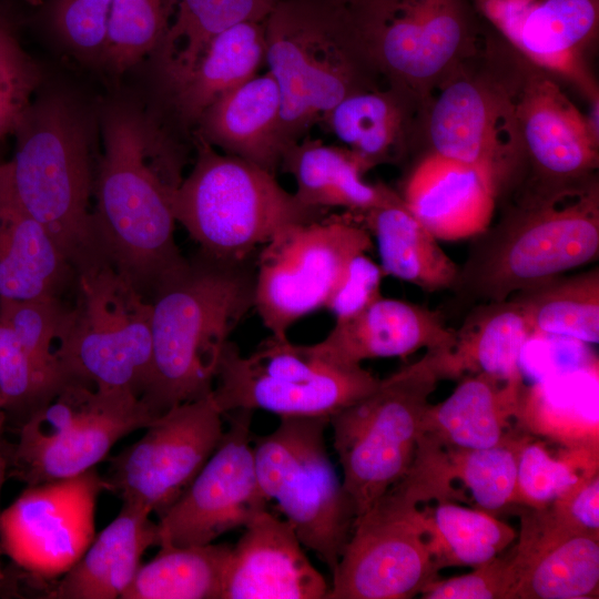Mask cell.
Listing matches in <instances>:
<instances>
[{
  "mask_svg": "<svg viewBox=\"0 0 599 599\" xmlns=\"http://www.w3.org/2000/svg\"><path fill=\"white\" fill-rule=\"evenodd\" d=\"M103 153L92 213L101 253L143 295H152L185 265L175 238L172 194L181 183L180 156L145 114L126 105L102 119Z\"/></svg>",
  "mask_w": 599,
  "mask_h": 599,
  "instance_id": "obj_1",
  "label": "cell"
},
{
  "mask_svg": "<svg viewBox=\"0 0 599 599\" xmlns=\"http://www.w3.org/2000/svg\"><path fill=\"white\" fill-rule=\"evenodd\" d=\"M255 264L200 254L152 294V364L141 396L158 417L212 394L233 329L254 308Z\"/></svg>",
  "mask_w": 599,
  "mask_h": 599,
  "instance_id": "obj_2",
  "label": "cell"
},
{
  "mask_svg": "<svg viewBox=\"0 0 599 599\" xmlns=\"http://www.w3.org/2000/svg\"><path fill=\"white\" fill-rule=\"evenodd\" d=\"M530 64L487 26L477 50L423 104L414 156L435 153L474 166L502 199L520 166L517 112Z\"/></svg>",
  "mask_w": 599,
  "mask_h": 599,
  "instance_id": "obj_3",
  "label": "cell"
},
{
  "mask_svg": "<svg viewBox=\"0 0 599 599\" xmlns=\"http://www.w3.org/2000/svg\"><path fill=\"white\" fill-rule=\"evenodd\" d=\"M264 34L284 151L347 97L387 83L349 12L327 0H277Z\"/></svg>",
  "mask_w": 599,
  "mask_h": 599,
  "instance_id": "obj_4",
  "label": "cell"
},
{
  "mask_svg": "<svg viewBox=\"0 0 599 599\" xmlns=\"http://www.w3.org/2000/svg\"><path fill=\"white\" fill-rule=\"evenodd\" d=\"M4 162L16 196L52 236L75 270L102 254L94 232L90 134L84 113L60 93L35 98Z\"/></svg>",
  "mask_w": 599,
  "mask_h": 599,
  "instance_id": "obj_5",
  "label": "cell"
},
{
  "mask_svg": "<svg viewBox=\"0 0 599 599\" xmlns=\"http://www.w3.org/2000/svg\"><path fill=\"white\" fill-rule=\"evenodd\" d=\"M499 224L480 234L454 288L502 302L597 260L599 181L544 201L508 202Z\"/></svg>",
  "mask_w": 599,
  "mask_h": 599,
  "instance_id": "obj_6",
  "label": "cell"
},
{
  "mask_svg": "<svg viewBox=\"0 0 599 599\" xmlns=\"http://www.w3.org/2000/svg\"><path fill=\"white\" fill-rule=\"evenodd\" d=\"M195 146L194 165L172 194V211L205 256L244 262L283 227L325 216L282 187L274 173L199 138Z\"/></svg>",
  "mask_w": 599,
  "mask_h": 599,
  "instance_id": "obj_7",
  "label": "cell"
},
{
  "mask_svg": "<svg viewBox=\"0 0 599 599\" xmlns=\"http://www.w3.org/2000/svg\"><path fill=\"white\" fill-rule=\"evenodd\" d=\"M77 300L57 342L70 380L141 398L152 364L151 303L104 256L74 270Z\"/></svg>",
  "mask_w": 599,
  "mask_h": 599,
  "instance_id": "obj_8",
  "label": "cell"
},
{
  "mask_svg": "<svg viewBox=\"0 0 599 599\" xmlns=\"http://www.w3.org/2000/svg\"><path fill=\"white\" fill-rule=\"evenodd\" d=\"M441 379L425 354L329 417L343 486L356 519L409 469L429 396Z\"/></svg>",
  "mask_w": 599,
  "mask_h": 599,
  "instance_id": "obj_9",
  "label": "cell"
},
{
  "mask_svg": "<svg viewBox=\"0 0 599 599\" xmlns=\"http://www.w3.org/2000/svg\"><path fill=\"white\" fill-rule=\"evenodd\" d=\"M327 417H282L254 439L262 491L294 528L302 545L333 572L356 515L325 444Z\"/></svg>",
  "mask_w": 599,
  "mask_h": 599,
  "instance_id": "obj_10",
  "label": "cell"
},
{
  "mask_svg": "<svg viewBox=\"0 0 599 599\" xmlns=\"http://www.w3.org/2000/svg\"><path fill=\"white\" fill-rule=\"evenodd\" d=\"M347 11L386 82L423 104L487 28L471 0H367Z\"/></svg>",
  "mask_w": 599,
  "mask_h": 599,
  "instance_id": "obj_11",
  "label": "cell"
},
{
  "mask_svg": "<svg viewBox=\"0 0 599 599\" xmlns=\"http://www.w3.org/2000/svg\"><path fill=\"white\" fill-rule=\"evenodd\" d=\"M380 379L362 365H342L307 345L270 338L245 357L227 342L212 398L222 414L266 410L282 417H327L373 392Z\"/></svg>",
  "mask_w": 599,
  "mask_h": 599,
  "instance_id": "obj_12",
  "label": "cell"
},
{
  "mask_svg": "<svg viewBox=\"0 0 599 599\" xmlns=\"http://www.w3.org/2000/svg\"><path fill=\"white\" fill-rule=\"evenodd\" d=\"M154 418L130 392L70 380L21 424L13 474L28 486L77 476L95 468L121 438Z\"/></svg>",
  "mask_w": 599,
  "mask_h": 599,
  "instance_id": "obj_13",
  "label": "cell"
},
{
  "mask_svg": "<svg viewBox=\"0 0 599 599\" xmlns=\"http://www.w3.org/2000/svg\"><path fill=\"white\" fill-rule=\"evenodd\" d=\"M373 246L356 213L283 227L258 251L254 308L272 338L287 341L291 326L325 307L351 261Z\"/></svg>",
  "mask_w": 599,
  "mask_h": 599,
  "instance_id": "obj_14",
  "label": "cell"
},
{
  "mask_svg": "<svg viewBox=\"0 0 599 599\" xmlns=\"http://www.w3.org/2000/svg\"><path fill=\"white\" fill-rule=\"evenodd\" d=\"M430 499L425 486L405 475L358 517L326 599H408L437 579L418 507Z\"/></svg>",
  "mask_w": 599,
  "mask_h": 599,
  "instance_id": "obj_15",
  "label": "cell"
},
{
  "mask_svg": "<svg viewBox=\"0 0 599 599\" xmlns=\"http://www.w3.org/2000/svg\"><path fill=\"white\" fill-rule=\"evenodd\" d=\"M145 434L110 458L104 490L160 518L185 491L219 446L223 414L212 394L171 407Z\"/></svg>",
  "mask_w": 599,
  "mask_h": 599,
  "instance_id": "obj_16",
  "label": "cell"
},
{
  "mask_svg": "<svg viewBox=\"0 0 599 599\" xmlns=\"http://www.w3.org/2000/svg\"><path fill=\"white\" fill-rule=\"evenodd\" d=\"M520 166L498 202L542 201L598 179L599 143L554 77L530 64L518 104Z\"/></svg>",
  "mask_w": 599,
  "mask_h": 599,
  "instance_id": "obj_17",
  "label": "cell"
},
{
  "mask_svg": "<svg viewBox=\"0 0 599 599\" xmlns=\"http://www.w3.org/2000/svg\"><path fill=\"white\" fill-rule=\"evenodd\" d=\"M102 490L95 468L28 486L0 515L3 554L39 580L61 577L95 537V506Z\"/></svg>",
  "mask_w": 599,
  "mask_h": 599,
  "instance_id": "obj_18",
  "label": "cell"
},
{
  "mask_svg": "<svg viewBox=\"0 0 599 599\" xmlns=\"http://www.w3.org/2000/svg\"><path fill=\"white\" fill-rule=\"evenodd\" d=\"M253 410L223 414L229 428L200 473L159 518L158 546H202L267 510L251 445Z\"/></svg>",
  "mask_w": 599,
  "mask_h": 599,
  "instance_id": "obj_19",
  "label": "cell"
},
{
  "mask_svg": "<svg viewBox=\"0 0 599 599\" xmlns=\"http://www.w3.org/2000/svg\"><path fill=\"white\" fill-rule=\"evenodd\" d=\"M493 30L531 64L576 88L599 94L591 57L599 35V0H511Z\"/></svg>",
  "mask_w": 599,
  "mask_h": 599,
  "instance_id": "obj_20",
  "label": "cell"
},
{
  "mask_svg": "<svg viewBox=\"0 0 599 599\" xmlns=\"http://www.w3.org/2000/svg\"><path fill=\"white\" fill-rule=\"evenodd\" d=\"M511 549V599L598 597L599 534L569 526L549 506L521 515Z\"/></svg>",
  "mask_w": 599,
  "mask_h": 599,
  "instance_id": "obj_21",
  "label": "cell"
},
{
  "mask_svg": "<svg viewBox=\"0 0 599 599\" xmlns=\"http://www.w3.org/2000/svg\"><path fill=\"white\" fill-rule=\"evenodd\" d=\"M232 546L221 599H322L329 586L306 557L294 528L267 510Z\"/></svg>",
  "mask_w": 599,
  "mask_h": 599,
  "instance_id": "obj_22",
  "label": "cell"
},
{
  "mask_svg": "<svg viewBox=\"0 0 599 599\" xmlns=\"http://www.w3.org/2000/svg\"><path fill=\"white\" fill-rule=\"evenodd\" d=\"M398 194L438 241L483 234L497 206L496 189L483 172L435 153L415 159Z\"/></svg>",
  "mask_w": 599,
  "mask_h": 599,
  "instance_id": "obj_23",
  "label": "cell"
},
{
  "mask_svg": "<svg viewBox=\"0 0 599 599\" xmlns=\"http://www.w3.org/2000/svg\"><path fill=\"white\" fill-rule=\"evenodd\" d=\"M454 338L455 329L438 312L382 295L357 314L335 322L324 339L307 347L333 363L361 365L369 358L447 348Z\"/></svg>",
  "mask_w": 599,
  "mask_h": 599,
  "instance_id": "obj_24",
  "label": "cell"
},
{
  "mask_svg": "<svg viewBox=\"0 0 599 599\" xmlns=\"http://www.w3.org/2000/svg\"><path fill=\"white\" fill-rule=\"evenodd\" d=\"M422 108L413 94L386 83L347 97L319 124L369 171L414 155Z\"/></svg>",
  "mask_w": 599,
  "mask_h": 599,
  "instance_id": "obj_25",
  "label": "cell"
},
{
  "mask_svg": "<svg viewBox=\"0 0 599 599\" xmlns=\"http://www.w3.org/2000/svg\"><path fill=\"white\" fill-rule=\"evenodd\" d=\"M280 120V90L266 71L255 74L206 108L194 125V135L224 154L275 174L284 153Z\"/></svg>",
  "mask_w": 599,
  "mask_h": 599,
  "instance_id": "obj_26",
  "label": "cell"
},
{
  "mask_svg": "<svg viewBox=\"0 0 599 599\" xmlns=\"http://www.w3.org/2000/svg\"><path fill=\"white\" fill-rule=\"evenodd\" d=\"M74 275L47 229L19 202L0 164V298L59 297Z\"/></svg>",
  "mask_w": 599,
  "mask_h": 599,
  "instance_id": "obj_27",
  "label": "cell"
},
{
  "mask_svg": "<svg viewBox=\"0 0 599 599\" xmlns=\"http://www.w3.org/2000/svg\"><path fill=\"white\" fill-rule=\"evenodd\" d=\"M146 507L122 502L118 516L92 540L82 557L45 598L115 599L133 581L144 551L158 546V524Z\"/></svg>",
  "mask_w": 599,
  "mask_h": 599,
  "instance_id": "obj_28",
  "label": "cell"
},
{
  "mask_svg": "<svg viewBox=\"0 0 599 599\" xmlns=\"http://www.w3.org/2000/svg\"><path fill=\"white\" fill-rule=\"evenodd\" d=\"M522 380L479 373L466 377L443 402L429 405L422 435L447 448H486L511 436L509 419L518 416Z\"/></svg>",
  "mask_w": 599,
  "mask_h": 599,
  "instance_id": "obj_29",
  "label": "cell"
},
{
  "mask_svg": "<svg viewBox=\"0 0 599 599\" xmlns=\"http://www.w3.org/2000/svg\"><path fill=\"white\" fill-rule=\"evenodd\" d=\"M531 337L534 334L520 304L508 298L476 307L459 329H455L449 347L426 352L443 379L458 378L470 372L522 380L521 354Z\"/></svg>",
  "mask_w": 599,
  "mask_h": 599,
  "instance_id": "obj_30",
  "label": "cell"
},
{
  "mask_svg": "<svg viewBox=\"0 0 599 599\" xmlns=\"http://www.w3.org/2000/svg\"><path fill=\"white\" fill-rule=\"evenodd\" d=\"M278 170L293 176L294 195L313 209L343 207L359 214L398 194L383 183L365 181L367 170L347 148L328 145L309 135L284 151Z\"/></svg>",
  "mask_w": 599,
  "mask_h": 599,
  "instance_id": "obj_31",
  "label": "cell"
},
{
  "mask_svg": "<svg viewBox=\"0 0 599 599\" xmlns=\"http://www.w3.org/2000/svg\"><path fill=\"white\" fill-rule=\"evenodd\" d=\"M357 215L376 240L379 265L385 275L427 292L454 288L459 267L439 246L438 240L409 212L399 194Z\"/></svg>",
  "mask_w": 599,
  "mask_h": 599,
  "instance_id": "obj_32",
  "label": "cell"
},
{
  "mask_svg": "<svg viewBox=\"0 0 599 599\" xmlns=\"http://www.w3.org/2000/svg\"><path fill=\"white\" fill-rule=\"evenodd\" d=\"M265 64L264 21L238 23L219 34L191 72L174 85L173 102L191 125L215 100L247 81Z\"/></svg>",
  "mask_w": 599,
  "mask_h": 599,
  "instance_id": "obj_33",
  "label": "cell"
},
{
  "mask_svg": "<svg viewBox=\"0 0 599 599\" xmlns=\"http://www.w3.org/2000/svg\"><path fill=\"white\" fill-rule=\"evenodd\" d=\"M277 0H173L158 48L170 87L191 72L210 43L225 30L247 21L263 22Z\"/></svg>",
  "mask_w": 599,
  "mask_h": 599,
  "instance_id": "obj_34",
  "label": "cell"
},
{
  "mask_svg": "<svg viewBox=\"0 0 599 599\" xmlns=\"http://www.w3.org/2000/svg\"><path fill=\"white\" fill-rule=\"evenodd\" d=\"M232 546H163L141 565L121 599H221Z\"/></svg>",
  "mask_w": 599,
  "mask_h": 599,
  "instance_id": "obj_35",
  "label": "cell"
},
{
  "mask_svg": "<svg viewBox=\"0 0 599 599\" xmlns=\"http://www.w3.org/2000/svg\"><path fill=\"white\" fill-rule=\"evenodd\" d=\"M511 298L520 304L534 336H560L598 344V267L569 277H556Z\"/></svg>",
  "mask_w": 599,
  "mask_h": 599,
  "instance_id": "obj_36",
  "label": "cell"
},
{
  "mask_svg": "<svg viewBox=\"0 0 599 599\" xmlns=\"http://www.w3.org/2000/svg\"><path fill=\"white\" fill-rule=\"evenodd\" d=\"M424 514L438 570L480 566L506 551L517 538L511 526L488 511L459 506L449 499H438Z\"/></svg>",
  "mask_w": 599,
  "mask_h": 599,
  "instance_id": "obj_37",
  "label": "cell"
},
{
  "mask_svg": "<svg viewBox=\"0 0 599 599\" xmlns=\"http://www.w3.org/2000/svg\"><path fill=\"white\" fill-rule=\"evenodd\" d=\"M60 363L24 347L0 318V405L23 424L69 383Z\"/></svg>",
  "mask_w": 599,
  "mask_h": 599,
  "instance_id": "obj_38",
  "label": "cell"
},
{
  "mask_svg": "<svg viewBox=\"0 0 599 599\" xmlns=\"http://www.w3.org/2000/svg\"><path fill=\"white\" fill-rule=\"evenodd\" d=\"M173 0H113L102 63L121 74L156 51Z\"/></svg>",
  "mask_w": 599,
  "mask_h": 599,
  "instance_id": "obj_39",
  "label": "cell"
},
{
  "mask_svg": "<svg viewBox=\"0 0 599 599\" xmlns=\"http://www.w3.org/2000/svg\"><path fill=\"white\" fill-rule=\"evenodd\" d=\"M527 438L514 437L486 448H447L449 473L470 490L485 511H496L515 501L520 449Z\"/></svg>",
  "mask_w": 599,
  "mask_h": 599,
  "instance_id": "obj_40",
  "label": "cell"
},
{
  "mask_svg": "<svg viewBox=\"0 0 599 599\" xmlns=\"http://www.w3.org/2000/svg\"><path fill=\"white\" fill-rule=\"evenodd\" d=\"M579 466L567 459L552 457L539 443H524L518 458L515 501L541 509L565 495L590 473L578 474Z\"/></svg>",
  "mask_w": 599,
  "mask_h": 599,
  "instance_id": "obj_41",
  "label": "cell"
},
{
  "mask_svg": "<svg viewBox=\"0 0 599 599\" xmlns=\"http://www.w3.org/2000/svg\"><path fill=\"white\" fill-rule=\"evenodd\" d=\"M40 82L39 67L0 18V140L13 133Z\"/></svg>",
  "mask_w": 599,
  "mask_h": 599,
  "instance_id": "obj_42",
  "label": "cell"
},
{
  "mask_svg": "<svg viewBox=\"0 0 599 599\" xmlns=\"http://www.w3.org/2000/svg\"><path fill=\"white\" fill-rule=\"evenodd\" d=\"M113 0H51L53 31L75 57L102 61Z\"/></svg>",
  "mask_w": 599,
  "mask_h": 599,
  "instance_id": "obj_43",
  "label": "cell"
},
{
  "mask_svg": "<svg viewBox=\"0 0 599 599\" xmlns=\"http://www.w3.org/2000/svg\"><path fill=\"white\" fill-rule=\"evenodd\" d=\"M512 550L474 568L469 573L435 579L422 591L423 599H511Z\"/></svg>",
  "mask_w": 599,
  "mask_h": 599,
  "instance_id": "obj_44",
  "label": "cell"
},
{
  "mask_svg": "<svg viewBox=\"0 0 599 599\" xmlns=\"http://www.w3.org/2000/svg\"><path fill=\"white\" fill-rule=\"evenodd\" d=\"M385 273L366 253L355 256L325 304L335 322L346 319L382 296Z\"/></svg>",
  "mask_w": 599,
  "mask_h": 599,
  "instance_id": "obj_45",
  "label": "cell"
},
{
  "mask_svg": "<svg viewBox=\"0 0 599 599\" xmlns=\"http://www.w3.org/2000/svg\"><path fill=\"white\" fill-rule=\"evenodd\" d=\"M549 507L571 527L599 534L598 470L585 475L576 486Z\"/></svg>",
  "mask_w": 599,
  "mask_h": 599,
  "instance_id": "obj_46",
  "label": "cell"
},
{
  "mask_svg": "<svg viewBox=\"0 0 599 599\" xmlns=\"http://www.w3.org/2000/svg\"><path fill=\"white\" fill-rule=\"evenodd\" d=\"M588 101V111L583 114L588 132L596 143H599V94Z\"/></svg>",
  "mask_w": 599,
  "mask_h": 599,
  "instance_id": "obj_47",
  "label": "cell"
},
{
  "mask_svg": "<svg viewBox=\"0 0 599 599\" xmlns=\"http://www.w3.org/2000/svg\"><path fill=\"white\" fill-rule=\"evenodd\" d=\"M8 465H9V461L7 457L4 456L3 450H0V493H1V488L6 479V474L8 471ZM2 554H3V550H2L1 541H0V592L8 587L7 576L3 572L2 566H1Z\"/></svg>",
  "mask_w": 599,
  "mask_h": 599,
  "instance_id": "obj_48",
  "label": "cell"
},
{
  "mask_svg": "<svg viewBox=\"0 0 599 599\" xmlns=\"http://www.w3.org/2000/svg\"><path fill=\"white\" fill-rule=\"evenodd\" d=\"M331 3L345 8L347 10L353 9L367 0H327Z\"/></svg>",
  "mask_w": 599,
  "mask_h": 599,
  "instance_id": "obj_49",
  "label": "cell"
},
{
  "mask_svg": "<svg viewBox=\"0 0 599 599\" xmlns=\"http://www.w3.org/2000/svg\"><path fill=\"white\" fill-rule=\"evenodd\" d=\"M3 424H4V418H0V450H2L1 436L3 432Z\"/></svg>",
  "mask_w": 599,
  "mask_h": 599,
  "instance_id": "obj_50",
  "label": "cell"
},
{
  "mask_svg": "<svg viewBox=\"0 0 599 599\" xmlns=\"http://www.w3.org/2000/svg\"><path fill=\"white\" fill-rule=\"evenodd\" d=\"M4 417H6L4 413H3L2 408H1V405H0V418H4Z\"/></svg>",
  "mask_w": 599,
  "mask_h": 599,
  "instance_id": "obj_51",
  "label": "cell"
}]
</instances>
